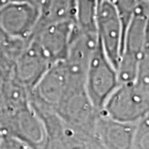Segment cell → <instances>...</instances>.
I'll use <instances>...</instances> for the list:
<instances>
[{"mask_svg": "<svg viewBox=\"0 0 149 149\" xmlns=\"http://www.w3.org/2000/svg\"><path fill=\"white\" fill-rule=\"evenodd\" d=\"M84 84V79L73 74L64 61L53 63L29 94L30 105L38 111H56L71 86Z\"/></svg>", "mask_w": 149, "mask_h": 149, "instance_id": "cell-2", "label": "cell"}, {"mask_svg": "<svg viewBox=\"0 0 149 149\" xmlns=\"http://www.w3.org/2000/svg\"><path fill=\"white\" fill-rule=\"evenodd\" d=\"M73 32V20H62L37 26L32 39L52 63L66 58Z\"/></svg>", "mask_w": 149, "mask_h": 149, "instance_id": "cell-9", "label": "cell"}, {"mask_svg": "<svg viewBox=\"0 0 149 149\" xmlns=\"http://www.w3.org/2000/svg\"><path fill=\"white\" fill-rule=\"evenodd\" d=\"M0 148L1 149H33L24 142L17 141L8 136H2L0 141Z\"/></svg>", "mask_w": 149, "mask_h": 149, "instance_id": "cell-17", "label": "cell"}, {"mask_svg": "<svg viewBox=\"0 0 149 149\" xmlns=\"http://www.w3.org/2000/svg\"><path fill=\"white\" fill-rule=\"evenodd\" d=\"M96 32L104 52L116 68L123 49L125 28L118 11L111 0L98 1Z\"/></svg>", "mask_w": 149, "mask_h": 149, "instance_id": "cell-6", "label": "cell"}, {"mask_svg": "<svg viewBox=\"0 0 149 149\" xmlns=\"http://www.w3.org/2000/svg\"><path fill=\"white\" fill-rule=\"evenodd\" d=\"M77 0H39L40 17L36 25L72 20Z\"/></svg>", "mask_w": 149, "mask_h": 149, "instance_id": "cell-11", "label": "cell"}, {"mask_svg": "<svg viewBox=\"0 0 149 149\" xmlns=\"http://www.w3.org/2000/svg\"><path fill=\"white\" fill-rule=\"evenodd\" d=\"M0 149H1V148H0Z\"/></svg>", "mask_w": 149, "mask_h": 149, "instance_id": "cell-21", "label": "cell"}, {"mask_svg": "<svg viewBox=\"0 0 149 149\" xmlns=\"http://www.w3.org/2000/svg\"><path fill=\"white\" fill-rule=\"evenodd\" d=\"M103 114L123 123L136 124L149 113V77L119 84L101 109Z\"/></svg>", "mask_w": 149, "mask_h": 149, "instance_id": "cell-1", "label": "cell"}, {"mask_svg": "<svg viewBox=\"0 0 149 149\" xmlns=\"http://www.w3.org/2000/svg\"><path fill=\"white\" fill-rule=\"evenodd\" d=\"M31 1H37V2H38V1H39V0H31Z\"/></svg>", "mask_w": 149, "mask_h": 149, "instance_id": "cell-20", "label": "cell"}, {"mask_svg": "<svg viewBox=\"0 0 149 149\" xmlns=\"http://www.w3.org/2000/svg\"><path fill=\"white\" fill-rule=\"evenodd\" d=\"M55 113L68 129L94 136L95 125L100 111L90 102L84 84L71 86Z\"/></svg>", "mask_w": 149, "mask_h": 149, "instance_id": "cell-4", "label": "cell"}, {"mask_svg": "<svg viewBox=\"0 0 149 149\" xmlns=\"http://www.w3.org/2000/svg\"><path fill=\"white\" fill-rule=\"evenodd\" d=\"M14 61L6 56L0 55V122L7 113L4 98V86L8 77L12 76Z\"/></svg>", "mask_w": 149, "mask_h": 149, "instance_id": "cell-14", "label": "cell"}, {"mask_svg": "<svg viewBox=\"0 0 149 149\" xmlns=\"http://www.w3.org/2000/svg\"><path fill=\"white\" fill-rule=\"evenodd\" d=\"M39 17L37 1L17 0L0 9V26L11 38L27 41L36 28Z\"/></svg>", "mask_w": 149, "mask_h": 149, "instance_id": "cell-7", "label": "cell"}, {"mask_svg": "<svg viewBox=\"0 0 149 149\" xmlns=\"http://www.w3.org/2000/svg\"><path fill=\"white\" fill-rule=\"evenodd\" d=\"M1 136L24 142L33 149H42L46 141V128L41 116L30 103L6 113L0 122Z\"/></svg>", "mask_w": 149, "mask_h": 149, "instance_id": "cell-5", "label": "cell"}, {"mask_svg": "<svg viewBox=\"0 0 149 149\" xmlns=\"http://www.w3.org/2000/svg\"><path fill=\"white\" fill-rule=\"evenodd\" d=\"M119 85L116 68L98 44L88 62L84 77L86 94L95 108L101 111Z\"/></svg>", "mask_w": 149, "mask_h": 149, "instance_id": "cell-3", "label": "cell"}, {"mask_svg": "<svg viewBox=\"0 0 149 149\" xmlns=\"http://www.w3.org/2000/svg\"><path fill=\"white\" fill-rule=\"evenodd\" d=\"M133 149H149V118H143L136 123L134 136Z\"/></svg>", "mask_w": 149, "mask_h": 149, "instance_id": "cell-16", "label": "cell"}, {"mask_svg": "<svg viewBox=\"0 0 149 149\" xmlns=\"http://www.w3.org/2000/svg\"><path fill=\"white\" fill-rule=\"evenodd\" d=\"M1 136H1V133H0V141H1Z\"/></svg>", "mask_w": 149, "mask_h": 149, "instance_id": "cell-19", "label": "cell"}, {"mask_svg": "<svg viewBox=\"0 0 149 149\" xmlns=\"http://www.w3.org/2000/svg\"><path fill=\"white\" fill-rule=\"evenodd\" d=\"M111 1L114 4L116 10L118 11L124 28L126 30L128 23H129L131 17H133L134 13L136 11V9L143 3L148 2V0H111Z\"/></svg>", "mask_w": 149, "mask_h": 149, "instance_id": "cell-15", "label": "cell"}, {"mask_svg": "<svg viewBox=\"0 0 149 149\" xmlns=\"http://www.w3.org/2000/svg\"><path fill=\"white\" fill-rule=\"evenodd\" d=\"M67 131L69 136V149H104L93 135L74 132L68 128Z\"/></svg>", "mask_w": 149, "mask_h": 149, "instance_id": "cell-13", "label": "cell"}, {"mask_svg": "<svg viewBox=\"0 0 149 149\" xmlns=\"http://www.w3.org/2000/svg\"><path fill=\"white\" fill-rule=\"evenodd\" d=\"M136 126V124L113 120L100 111L94 136L104 149H133Z\"/></svg>", "mask_w": 149, "mask_h": 149, "instance_id": "cell-10", "label": "cell"}, {"mask_svg": "<svg viewBox=\"0 0 149 149\" xmlns=\"http://www.w3.org/2000/svg\"><path fill=\"white\" fill-rule=\"evenodd\" d=\"M14 1H17V0H0V9L3 8L6 5H8L9 3L14 2Z\"/></svg>", "mask_w": 149, "mask_h": 149, "instance_id": "cell-18", "label": "cell"}, {"mask_svg": "<svg viewBox=\"0 0 149 149\" xmlns=\"http://www.w3.org/2000/svg\"><path fill=\"white\" fill-rule=\"evenodd\" d=\"M52 63L41 47L29 38L15 58L12 76L17 82L31 91Z\"/></svg>", "mask_w": 149, "mask_h": 149, "instance_id": "cell-8", "label": "cell"}, {"mask_svg": "<svg viewBox=\"0 0 149 149\" xmlns=\"http://www.w3.org/2000/svg\"><path fill=\"white\" fill-rule=\"evenodd\" d=\"M98 1L99 0H77L72 19L74 31L85 34H97Z\"/></svg>", "mask_w": 149, "mask_h": 149, "instance_id": "cell-12", "label": "cell"}]
</instances>
